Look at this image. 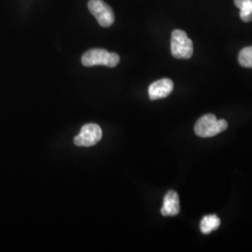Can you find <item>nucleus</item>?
I'll list each match as a JSON object with an SVG mask.
<instances>
[{
    "label": "nucleus",
    "instance_id": "nucleus-1",
    "mask_svg": "<svg viewBox=\"0 0 252 252\" xmlns=\"http://www.w3.org/2000/svg\"><path fill=\"white\" fill-rule=\"evenodd\" d=\"M227 127L225 120H218L213 114H206L195 124L194 132L200 137H211L225 131Z\"/></svg>",
    "mask_w": 252,
    "mask_h": 252
},
{
    "label": "nucleus",
    "instance_id": "nucleus-5",
    "mask_svg": "<svg viewBox=\"0 0 252 252\" xmlns=\"http://www.w3.org/2000/svg\"><path fill=\"white\" fill-rule=\"evenodd\" d=\"M103 132L98 125L88 124L82 126L81 133L74 138V144L78 147L94 146L102 139Z\"/></svg>",
    "mask_w": 252,
    "mask_h": 252
},
{
    "label": "nucleus",
    "instance_id": "nucleus-2",
    "mask_svg": "<svg viewBox=\"0 0 252 252\" xmlns=\"http://www.w3.org/2000/svg\"><path fill=\"white\" fill-rule=\"evenodd\" d=\"M81 63L88 67L98 64L115 67L120 63V56L115 53H108L104 49H92L82 55Z\"/></svg>",
    "mask_w": 252,
    "mask_h": 252
},
{
    "label": "nucleus",
    "instance_id": "nucleus-4",
    "mask_svg": "<svg viewBox=\"0 0 252 252\" xmlns=\"http://www.w3.org/2000/svg\"><path fill=\"white\" fill-rule=\"evenodd\" d=\"M88 9L101 27H108L113 25L115 21L114 11L103 0H90Z\"/></svg>",
    "mask_w": 252,
    "mask_h": 252
},
{
    "label": "nucleus",
    "instance_id": "nucleus-10",
    "mask_svg": "<svg viewBox=\"0 0 252 252\" xmlns=\"http://www.w3.org/2000/svg\"><path fill=\"white\" fill-rule=\"evenodd\" d=\"M238 62L248 68H252V46L244 48L238 55Z\"/></svg>",
    "mask_w": 252,
    "mask_h": 252
},
{
    "label": "nucleus",
    "instance_id": "nucleus-8",
    "mask_svg": "<svg viewBox=\"0 0 252 252\" xmlns=\"http://www.w3.org/2000/svg\"><path fill=\"white\" fill-rule=\"evenodd\" d=\"M220 225V220L217 215H207L203 218L200 223V230L203 234H210Z\"/></svg>",
    "mask_w": 252,
    "mask_h": 252
},
{
    "label": "nucleus",
    "instance_id": "nucleus-9",
    "mask_svg": "<svg viewBox=\"0 0 252 252\" xmlns=\"http://www.w3.org/2000/svg\"><path fill=\"white\" fill-rule=\"evenodd\" d=\"M234 4L240 9V17L245 23L252 21V0H234Z\"/></svg>",
    "mask_w": 252,
    "mask_h": 252
},
{
    "label": "nucleus",
    "instance_id": "nucleus-3",
    "mask_svg": "<svg viewBox=\"0 0 252 252\" xmlns=\"http://www.w3.org/2000/svg\"><path fill=\"white\" fill-rule=\"evenodd\" d=\"M171 53L177 59H189L192 56V41L183 30L176 29L172 32Z\"/></svg>",
    "mask_w": 252,
    "mask_h": 252
},
{
    "label": "nucleus",
    "instance_id": "nucleus-6",
    "mask_svg": "<svg viewBox=\"0 0 252 252\" xmlns=\"http://www.w3.org/2000/svg\"><path fill=\"white\" fill-rule=\"evenodd\" d=\"M174 89V83L169 79L154 81L149 87V97L151 100L162 99L167 97Z\"/></svg>",
    "mask_w": 252,
    "mask_h": 252
},
{
    "label": "nucleus",
    "instance_id": "nucleus-7",
    "mask_svg": "<svg viewBox=\"0 0 252 252\" xmlns=\"http://www.w3.org/2000/svg\"><path fill=\"white\" fill-rule=\"evenodd\" d=\"M180 211V197L175 190H169L164 198L161 208L162 216H177Z\"/></svg>",
    "mask_w": 252,
    "mask_h": 252
}]
</instances>
